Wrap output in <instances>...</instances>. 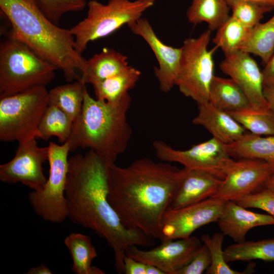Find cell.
I'll return each mask as SVG.
<instances>
[{
    "label": "cell",
    "mask_w": 274,
    "mask_h": 274,
    "mask_svg": "<svg viewBox=\"0 0 274 274\" xmlns=\"http://www.w3.org/2000/svg\"><path fill=\"white\" fill-rule=\"evenodd\" d=\"M111 164L90 150L85 154L71 157L65 197L67 217L106 241L114 252L117 271L122 273L130 247H151L155 242L142 232L126 227L110 203L108 172Z\"/></svg>",
    "instance_id": "1"
},
{
    "label": "cell",
    "mask_w": 274,
    "mask_h": 274,
    "mask_svg": "<svg viewBox=\"0 0 274 274\" xmlns=\"http://www.w3.org/2000/svg\"><path fill=\"white\" fill-rule=\"evenodd\" d=\"M185 172L184 167L148 157L124 167L113 163L108 172V200L126 227L160 240L162 218Z\"/></svg>",
    "instance_id": "2"
},
{
    "label": "cell",
    "mask_w": 274,
    "mask_h": 274,
    "mask_svg": "<svg viewBox=\"0 0 274 274\" xmlns=\"http://www.w3.org/2000/svg\"><path fill=\"white\" fill-rule=\"evenodd\" d=\"M0 8L11 25L9 35L60 69L67 82L80 78L77 73L85 72L87 60L76 49L70 29L49 20L35 0H0Z\"/></svg>",
    "instance_id": "3"
},
{
    "label": "cell",
    "mask_w": 274,
    "mask_h": 274,
    "mask_svg": "<svg viewBox=\"0 0 274 274\" xmlns=\"http://www.w3.org/2000/svg\"><path fill=\"white\" fill-rule=\"evenodd\" d=\"M131 102L129 93L110 102L93 98L86 89L81 112L67 140L71 152L88 148L108 163H114L126 151L132 134L127 118Z\"/></svg>",
    "instance_id": "4"
},
{
    "label": "cell",
    "mask_w": 274,
    "mask_h": 274,
    "mask_svg": "<svg viewBox=\"0 0 274 274\" xmlns=\"http://www.w3.org/2000/svg\"><path fill=\"white\" fill-rule=\"evenodd\" d=\"M57 69L9 35L0 45V98L46 87Z\"/></svg>",
    "instance_id": "5"
},
{
    "label": "cell",
    "mask_w": 274,
    "mask_h": 274,
    "mask_svg": "<svg viewBox=\"0 0 274 274\" xmlns=\"http://www.w3.org/2000/svg\"><path fill=\"white\" fill-rule=\"evenodd\" d=\"M153 5L144 0H109L106 4L89 1L87 3V16L70 29L76 49L82 54L89 42L107 37L124 25L137 20Z\"/></svg>",
    "instance_id": "6"
},
{
    "label": "cell",
    "mask_w": 274,
    "mask_h": 274,
    "mask_svg": "<svg viewBox=\"0 0 274 274\" xmlns=\"http://www.w3.org/2000/svg\"><path fill=\"white\" fill-rule=\"evenodd\" d=\"M49 91L38 87L0 98V140L18 143L39 138L38 127L49 105Z\"/></svg>",
    "instance_id": "7"
},
{
    "label": "cell",
    "mask_w": 274,
    "mask_h": 274,
    "mask_svg": "<svg viewBox=\"0 0 274 274\" xmlns=\"http://www.w3.org/2000/svg\"><path fill=\"white\" fill-rule=\"evenodd\" d=\"M211 30L208 29L197 38L186 39L182 48L175 85L185 96L197 104L209 101L214 75L213 58L215 49L209 50Z\"/></svg>",
    "instance_id": "8"
},
{
    "label": "cell",
    "mask_w": 274,
    "mask_h": 274,
    "mask_svg": "<svg viewBox=\"0 0 274 274\" xmlns=\"http://www.w3.org/2000/svg\"><path fill=\"white\" fill-rule=\"evenodd\" d=\"M48 147V178L41 191L29 194L28 200L35 212L43 219L61 223L67 217L65 191L70 146L67 141L61 145L50 142Z\"/></svg>",
    "instance_id": "9"
},
{
    "label": "cell",
    "mask_w": 274,
    "mask_h": 274,
    "mask_svg": "<svg viewBox=\"0 0 274 274\" xmlns=\"http://www.w3.org/2000/svg\"><path fill=\"white\" fill-rule=\"evenodd\" d=\"M152 146L156 156L162 161L204 170L222 180L234 160L229 154L226 144L213 137L185 150L175 149L162 140L153 141Z\"/></svg>",
    "instance_id": "10"
},
{
    "label": "cell",
    "mask_w": 274,
    "mask_h": 274,
    "mask_svg": "<svg viewBox=\"0 0 274 274\" xmlns=\"http://www.w3.org/2000/svg\"><path fill=\"white\" fill-rule=\"evenodd\" d=\"M33 137L18 143L14 157L0 165V180L7 184L20 183L35 191L44 187L47 179L43 165L48 160V147L38 146Z\"/></svg>",
    "instance_id": "11"
},
{
    "label": "cell",
    "mask_w": 274,
    "mask_h": 274,
    "mask_svg": "<svg viewBox=\"0 0 274 274\" xmlns=\"http://www.w3.org/2000/svg\"><path fill=\"white\" fill-rule=\"evenodd\" d=\"M225 200L209 198L178 209H168L160 226L161 242L185 238L202 226L218 221Z\"/></svg>",
    "instance_id": "12"
},
{
    "label": "cell",
    "mask_w": 274,
    "mask_h": 274,
    "mask_svg": "<svg viewBox=\"0 0 274 274\" xmlns=\"http://www.w3.org/2000/svg\"><path fill=\"white\" fill-rule=\"evenodd\" d=\"M274 173V166L257 159L234 160L212 198L236 200L255 192Z\"/></svg>",
    "instance_id": "13"
},
{
    "label": "cell",
    "mask_w": 274,
    "mask_h": 274,
    "mask_svg": "<svg viewBox=\"0 0 274 274\" xmlns=\"http://www.w3.org/2000/svg\"><path fill=\"white\" fill-rule=\"evenodd\" d=\"M201 241L195 236L185 238L168 239L149 250H143L138 246L130 247L126 255L146 264L153 265L164 274H177L187 264L197 250Z\"/></svg>",
    "instance_id": "14"
},
{
    "label": "cell",
    "mask_w": 274,
    "mask_h": 274,
    "mask_svg": "<svg viewBox=\"0 0 274 274\" xmlns=\"http://www.w3.org/2000/svg\"><path fill=\"white\" fill-rule=\"evenodd\" d=\"M127 25L133 33L141 37L152 49L158 63V67H154V72L159 88L163 92L169 91L176 84L182 48H175L163 43L147 19L141 17Z\"/></svg>",
    "instance_id": "15"
},
{
    "label": "cell",
    "mask_w": 274,
    "mask_h": 274,
    "mask_svg": "<svg viewBox=\"0 0 274 274\" xmlns=\"http://www.w3.org/2000/svg\"><path fill=\"white\" fill-rule=\"evenodd\" d=\"M220 67L238 85L251 107L269 109L263 94L262 72L250 54L240 50L225 56Z\"/></svg>",
    "instance_id": "16"
},
{
    "label": "cell",
    "mask_w": 274,
    "mask_h": 274,
    "mask_svg": "<svg viewBox=\"0 0 274 274\" xmlns=\"http://www.w3.org/2000/svg\"><path fill=\"white\" fill-rule=\"evenodd\" d=\"M217 222L225 236L230 237L235 243H242L245 241L246 235L250 229L274 225V217L250 211L233 201L227 200Z\"/></svg>",
    "instance_id": "17"
},
{
    "label": "cell",
    "mask_w": 274,
    "mask_h": 274,
    "mask_svg": "<svg viewBox=\"0 0 274 274\" xmlns=\"http://www.w3.org/2000/svg\"><path fill=\"white\" fill-rule=\"evenodd\" d=\"M185 172L168 209H178L212 197L222 179L207 172L184 167Z\"/></svg>",
    "instance_id": "18"
},
{
    "label": "cell",
    "mask_w": 274,
    "mask_h": 274,
    "mask_svg": "<svg viewBox=\"0 0 274 274\" xmlns=\"http://www.w3.org/2000/svg\"><path fill=\"white\" fill-rule=\"evenodd\" d=\"M197 105L198 112L192 123L203 126L213 138L227 145L237 141L246 133L244 127L229 113L209 101Z\"/></svg>",
    "instance_id": "19"
},
{
    "label": "cell",
    "mask_w": 274,
    "mask_h": 274,
    "mask_svg": "<svg viewBox=\"0 0 274 274\" xmlns=\"http://www.w3.org/2000/svg\"><path fill=\"white\" fill-rule=\"evenodd\" d=\"M127 57L112 48H105L86 61L85 72L80 77L85 84L95 83L115 76L127 68Z\"/></svg>",
    "instance_id": "20"
},
{
    "label": "cell",
    "mask_w": 274,
    "mask_h": 274,
    "mask_svg": "<svg viewBox=\"0 0 274 274\" xmlns=\"http://www.w3.org/2000/svg\"><path fill=\"white\" fill-rule=\"evenodd\" d=\"M209 102L216 108L228 113L250 106L243 90L232 79L215 76L211 84Z\"/></svg>",
    "instance_id": "21"
},
{
    "label": "cell",
    "mask_w": 274,
    "mask_h": 274,
    "mask_svg": "<svg viewBox=\"0 0 274 274\" xmlns=\"http://www.w3.org/2000/svg\"><path fill=\"white\" fill-rule=\"evenodd\" d=\"M226 147L231 157L264 160L274 166V135H259L246 133Z\"/></svg>",
    "instance_id": "22"
},
{
    "label": "cell",
    "mask_w": 274,
    "mask_h": 274,
    "mask_svg": "<svg viewBox=\"0 0 274 274\" xmlns=\"http://www.w3.org/2000/svg\"><path fill=\"white\" fill-rule=\"evenodd\" d=\"M73 262L72 270L76 274H104L100 268L91 266L97 254L90 236L80 233H72L64 239Z\"/></svg>",
    "instance_id": "23"
},
{
    "label": "cell",
    "mask_w": 274,
    "mask_h": 274,
    "mask_svg": "<svg viewBox=\"0 0 274 274\" xmlns=\"http://www.w3.org/2000/svg\"><path fill=\"white\" fill-rule=\"evenodd\" d=\"M141 72L129 66L124 71L92 85L96 99L110 102L120 100L135 85Z\"/></svg>",
    "instance_id": "24"
},
{
    "label": "cell",
    "mask_w": 274,
    "mask_h": 274,
    "mask_svg": "<svg viewBox=\"0 0 274 274\" xmlns=\"http://www.w3.org/2000/svg\"><path fill=\"white\" fill-rule=\"evenodd\" d=\"M231 8L226 0H192L186 13L193 24L208 23L209 29L217 30L230 17Z\"/></svg>",
    "instance_id": "25"
},
{
    "label": "cell",
    "mask_w": 274,
    "mask_h": 274,
    "mask_svg": "<svg viewBox=\"0 0 274 274\" xmlns=\"http://www.w3.org/2000/svg\"><path fill=\"white\" fill-rule=\"evenodd\" d=\"M86 89L81 78L74 83L56 86L49 91V104L57 107L74 122L81 112Z\"/></svg>",
    "instance_id": "26"
},
{
    "label": "cell",
    "mask_w": 274,
    "mask_h": 274,
    "mask_svg": "<svg viewBox=\"0 0 274 274\" xmlns=\"http://www.w3.org/2000/svg\"><path fill=\"white\" fill-rule=\"evenodd\" d=\"M224 254L227 262L252 260L274 261V237L235 243L227 247Z\"/></svg>",
    "instance_id": "27"
},
{
    "label": "cell",
    "mask_w": 274,
    "mask_h": 274,
    "mask_svg": "<svg viewBox=\"0 0 274 274\" xmlns=\"http://www.w3.org/2000/svg\"><path fill=\"white\" fill-rule=\"evenodd\" d=\"M241 51L259 57L265 64L269 61L274 53V15L250 29Z\"/></svg>",
    "instance_id": "28"
},
{
    "label": "cell",
    "mask_w": 274,
    "mask_h": 274,
    "mask_svg": "<svg viewBox=\"0 0 274 274\" xmlns=\"http://www.w3.org/2000/svg\"><path fill=\"white\" fill-rule=\"evenodd\" d=\"M73 125L74 121L67 114L57 107L49 104L39 123V138L47 141L56 136L63 144L70 136Z\"/></svg>",
    "instance_id": "29"
},
{
    "label": "cell",
    "mask_w": 274,
    "mask_h": 274,
    "mask_svg": "<svg viewBox=\"0 0 274 274\" xmlns=\"http://www.w3.org/2000/svg\"><path fill=\"white\" fill-rule=\"evenodd\" d=\"M217 30L213 42L226 56L241 50L250 29L244 26L231 15Z\"/></svg>",
    "instance_id": "30"
},
{
    "label": "cell",
    "mask_w": 274,
    "mask_h": 274,
    "mask_svg": "<svg viewBox=\"0 0 274 274\" xmlns=\"http://www.w3.org/2000/svg\"><path fill=\"white\" fill-rule=\"evenodd\" d=\"M229 113L251 133L274 135V115L269 109H257L250 106Z\"/></svg>",
    "instance_id": "31"
},
{
    "label": "cell",
    "mask_w": 274,
    "mask_h": 274,
    "mask_svg": "<svg viewBox=\"0 0 274 274\" xmlns=\"http://www.w3.org/2000/svg\"><path fill=\"white\" fill-rule=\"evenodd\" d=\"M224 235L222 233H215L211 237L208 234L201 236V241L208 248L211 255V263L206 271L207 274H245L254 271L255 263L244 271H238L232 269L227 264L224 257L222 246Z\"/></svg>",
    "instance_id": "32"
},
{
    "label": "cell",
    "mask_w": 274,
    "mask_h": 274,
    "mask_svg": "<svg viewBox=\"0 0 274 274\" xmlns=\"http://www.w3.org/2000/svg\"><path fill=\"white\" fill-rule=\"evenodd\" d=\"M45 15L58 25L62 16L67 12L79 11L87 5L86 0H35Z\"/></svg>",
    "instance_id": "33"
},
{
    "label": "cell",
    "mask_w": 274,
    "mask_h": 274,
    "mask_svg": "<svg viewBox=\"0 0 274 274\" xmlns=\"http://www.w3.org/2000/svg\"><path fill=\"white\" fill-rule=\"evenodd\" d=\"M231 9V16L249 29L259 23L264 14L273 9L252 1L239 2Z\"/></svg>",
    "instance_id": "34"
},
{
    "label": "cell",
    "mask_w": 274,
    "mask_h": 274,
    "mask_svg": "<svg viewBox=\"0 0 274 274\" xmlns=\"http://www.w3.org/2000/svg\"><path fill=\"white\" fill-rule=\"evenodd\" d=\"M233 201L246 208L262 210L274 217V193L264 187Z\"/></svg>",
    "instance_id": "35"
},
{
    "label": "cell",
    "mask_w": 274,
    "mask_h": 274,
    "mask_svg": "<svg viewBox=\"0 0 274 274\" xmlns=\"http://www.w3.org/2000/svg\"><path fill=\"white\" fill-rule=\"evenodd\" d=\"M211 263L210 252L203 244L190 261L180 269L177 274H201L206 271Z\"/></svg>",
    "instance_id": "36"
},
{
    "label": "cell",
    "mask_w": 274,
    "mask_h": 274,
    "mask_svg": "<svg viewBox=\"0 0 274 274\" xmlns=\"http://www.w3.org/2000/svg\"><path fill=\"white\" fill-rule=\"evenodd\" d=\"M147 264L126 255L124 259V271L125 274H146Z\"/></svg>",
    "instance_id": "37"
},
{
    "label": "cell",
    "mask_w": 274,
    "mask_h": 274,
    "mask_svg": "<svg viewBox=\"0 0 274 274\" xmlns=\"http://www.w3.org/2000/svg\"><path fill=\"white\" fill-rule=\"evenodd\" d=\"M263 86H274V55L262 71Z\"/></svg>",
    "instance_id": "38"
},
{
    "label": "cell",
    "mask_w": 274,
    "mask_h": 274,
    "mask_svg": "<svg viewBox=\"0 0 274 274\" xmlns=\"http://www.w3.org/2000/svg\"><path fill=\"white\" fill-rule=\"evenodd\" d=\"M263 94L269 109L274 115V86H263Z\"/></svg>",
    "instance_id": "39"
},
{
    "label": "cell",
    "mask_w": 274,
    "mask_h": 274,
    "mask_svg": "<svg viewBox=\"0 0 274 274\" xmlns=\"http://www.w3.org/2000/svg\"><path fill=\"white\" fill-rule=\"evenodd\" d=\"M230 8H231L236 4L243 1H252L265 5L274 9V0H226Z\"/></svg>",
    "instance_id": "40"
},
{
    "label": "cell",
    "mask_w": 274,
    "mask_h": 274,
    "mask_svg": "<svg viewBox=\"0 0 274 274\" xmlns=\"http://www.w3.org/2000/svg\"><path fill=\"white\" fill-rule=\"evenodd\" d=\"M52 273L51 270L43 264H41L36 267H32L25 272L26 274H51Z\"/></svg>",
    "instance_id": "41"
},
{
    "label": "cell",
    "mask_w": 274,
    "mask_h": 274,
    "mask_svg": "<svg viewBox=\"0 0 274 274\" xmlns=\"http://www.w3.org/2000/svg\"><path fill=\"white\" fill-rule=\"evenodd\" d=\"M263 186L264 188L274 193V173L266 179Z\"/></svg>",
    "instance_id": "42"
},
{
    "label": "cell",
    "mask_w": 274,
    "mask_h": 274,
    "mask_svg": "<svg viewBox=\"0 0 274 274\" xmlns=\"http://www.w3.org/2000/svg\"><path fill=\"white\" fill-rule=\"evenodd\" d=\"M146 274H164V273L158 267L147 264Z\"/></svg>",
    "instance_id": "43"
},
{
    "label": "cell",
    "mask_w": 274,
    "mask_h": 274,
    "mask_svg": "<svg viewBox=\"0 0 274 274\" xmlns=\"http://www.w3.org/2000/svg\"><path fill=\"white\" fill-rule=\"evenodd\" d=\"M144 1H147L148 2H150L154 4V3L157 0H144Z\"/></svg>",
    "instance_id": "44"
}]
</instances>
